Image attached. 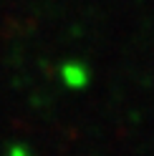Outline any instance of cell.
<instances>
[{"mask_svg": "<svg viewBox=\"0 0 154 156\" xmlns=\"http://www.w3.org/2000/svg\"><path fill=\"white\" fill-rule=\"evenodd\" d=\"M58 78L68 91H83L91 83V71L83 61H63L58 66Z\"/></svg>", "mask_w": 154, "mask_h": 156, "instance_id": "obj_1", "label": "cell"}, {"mask_svg": "<svg viewBox=\"0 0 154 156\" xmlns=\"http://www.w3.org/2000/svg\"><path fill=\"white\" fill-rule=\"evenodd\" d=\"M8 156H31V151L25 149V146H10V151H8Z\"/></svg>", "mask_w": 154, "mask_h": 156, "instance_id": "obj_2", "label": "cell"}]
</instances>
